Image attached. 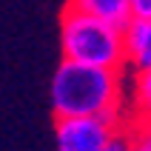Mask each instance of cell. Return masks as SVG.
<instances>
[{"label":"cell","instance_id":"2","mask_svg":"<svg viewBox=\"0 0 151 151\" xmlns=\"http://www.w3.org/2000/svg\"><path fill=\"white\" fill-rule=\"evenodd\" d=\"M60 51L63 60L88 63L123 71L126 49H123V29L88 14L68 3L60 14Z\"/></svg>","mask_w":151,"mask_h":151},{"label":"cell","instance_id":"4","mask_svg":"<svg viewBox=\"0 0 151 151\" xmlns=\"http://www.w3.org/2000/svg\"><path fill=\"white\" fill-rule=\"evenodd\" d=\"M123 49L131 71L151 68V17H131L123 26Z\"/></svg>","mask_w":151,"mask_h":151},{"label":"cell","instance_id":"1","mask_svg":"<svg viewBox=\"0 0 151 151\" xmlns=\"http://www.w3.org/2000/svg\"><path fill=\"white\" fill-rule=\"evenodd\" d=\"M54 117H109L123 120V83L120 71L74 60H60L51 77Z\"/></svg>","mask_w":151,"mask_h":151},{"label":"cell","instance_id":"8","mask_svg":"<svg viewBox=\"0 0 151 151\" xmlns=\"http://www.w3.org/2000/svg\"><path fill=\"white\" fill-rule=\"evenodd\" d=\"M103 151H131V131L117 128V131L111 134V140L103 145Z\"/></svg>","mask_w":151,"mask_h":151},{"label":"cell","instance_id":"7","mask_svg":"<svg viewBox=\"0 0 151 151\" xmlns=\"http://www.w3.org/2000/svg\"><path fill=\"white\" fill-rule=\"evenodd\" d=\"M131 151H151V123H137L131 128Z\"/></svg>","mask_w":151,"mask_h":151},{"label":"cell","instance_id":"5","mask_svg":"<svg viewBox=\"0 0 151 151\" xmlns=\"http://www.w3.org/2000/svg\"><path fill=\"white\" fill-rule=\"evenodd\" d=\"M68 3L94 14V17H100V20H106V23L120 26V29L131 20V3L128 0H68Z\"/></svg>","mask_w":151,"mask_h":151},{"label":"cell","instance_id":"9","mask_svg":"<svg viewBox=\"0 0 151 151\" xmlns=\"http://www.w3.org/2000/svg\"><path fill=\"white\" fill-rule=\"evenodd\" d=\"M131 17H151V0H128Z\"/></svg>","mask_w":151,"mask_h":151},{"label":"cell","instance_id":"6","mask_svg":"<svg viewBox=\"0 0 151 151\" xmlns=\"http://www.w3.org/2000/svg\"><path fill=\"white\" fill-rule=\"evenodd\" d=\"M131 109H134V123H151V68L134 71Z\"/></svg>","mask_w":151,"mask_h":151},{"label":"cell","instance_id":"3","mask_svg":"<svg viewBox=\"0 0 151 151\" xmlns=\"http://www.w3.org/2000/svg\"><path fill=\"white\" fill-rule=\"evenodd\" d=\"M120 123L109 117H57L54 151H103Z\"/></svg>","mask_w":151,"mask_h":151}]
</instances>
